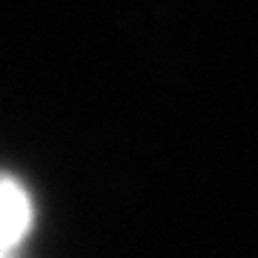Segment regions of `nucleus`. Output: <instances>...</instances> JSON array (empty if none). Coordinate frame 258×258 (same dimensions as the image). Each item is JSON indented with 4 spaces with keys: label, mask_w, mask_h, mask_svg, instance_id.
Returning a JSON list of instances; mask_svg holds the SVG:
<instances>
[{
    "label": "nucleus",
    "mask_w": 258,
    "mask_h": 258,
    "mask_svg": "<svg viewBox=\"0 0 258 258\" xmlns=\"http://www.w3.org/2000/svg\"><path fill=\"white\" fill-rule=\"evenodd\" d=\"M32 227V201L15 178L0 175V258L9 255Z\"/></svg>",
    "instance_id": "1"
},
{
    "label": "nucleus",
    "mask_w": 258,
    "mask_h": 258,
    "mask_svg": "<svg viewBox=\"0 0 258 258\" xmlns=\"http://www.w3.org/2000/svg\"><path fill=\"white\" fill-rule=\"evenodd\" d=\"M3 258H9V255H3Z\"/></svg>",
    "instance_id": "2"
}]
</instances>
